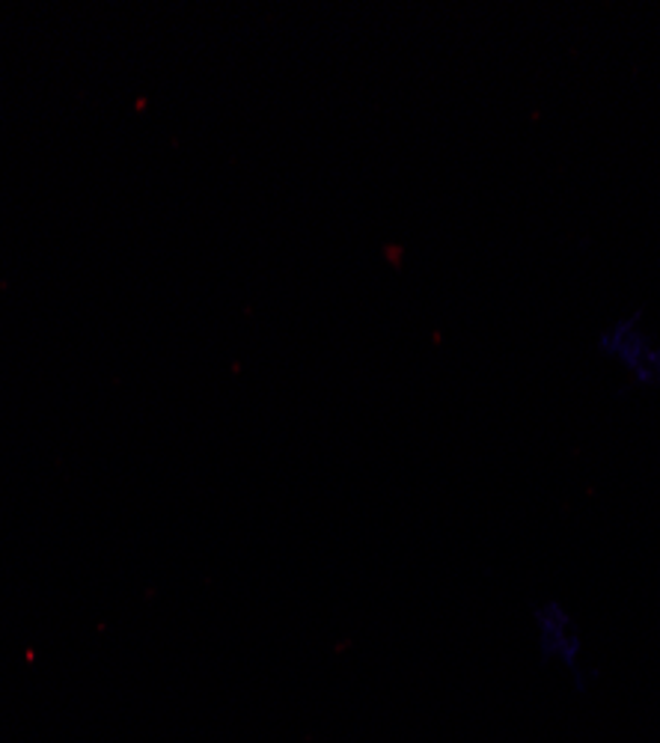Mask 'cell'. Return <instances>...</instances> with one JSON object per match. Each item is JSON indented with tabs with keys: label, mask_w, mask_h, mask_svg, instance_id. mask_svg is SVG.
<instances>
[{
	"label": "cell",
	"mask_w": 660,
	"mask_h": 743,
	"mask_svg": "<svg viewBox=\"0 0 660 743\" xmlns=\"http://www.w3.org/2000/svg\"><path fill=\"white\" fill-rule=\"evenodd\" d=\"M595 349L622 367L640 386H660V342L646 330L637 312L607 324L595 339Z\"/></svg>",
	"instance_id": "obj_1"
},
{
	"label": "cell",
	"mask_w": 660,
	"mask_h": 743,
	"mask_svg": "<svg viewBox=\"0 0 660 743\" xmlns=\"http://www.w3.org/2000/svg\"><path fill=\"white\" fill-rule=\"evenodd\" d=\"M536 633L542 654L547 660H557L563 667L575 669L580 658V633H577L575 619L568 616L566 607L559 603H545L536 610Z\"/></svg>",
	"instance_id": "obj_2"
}]
</instances>
